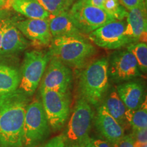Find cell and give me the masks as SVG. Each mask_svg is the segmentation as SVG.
<instances>
[{
    "label": "cell",
    "mask_w": 147,
    "mask_h": 147,
    "mask_svg": "<svg viewBox=\"0 0 147 147\" xmlns=\"http://www.w3.org/2000/svg\"><path fill=\"white\" fill-rule=\"evenodd\" d=\"M30 97L21 90L0 95V147H23V126Z\"/></svg>",
    "instance_id": "1"
},
{
    "label": "cell",
    "mask_w": 147,
    "mask_h": 147,
    "mask_svg": "<svg viewBox=\"0 0 147 147\" xmlns=\"http://www.w3.org/2000/svg\"><path fill=\"white\" fill-rule=\"evenodd\" d=\"M49 51L51 57L74 69H82L85 67L97 52L94 45L83 35L53 38Z\"/></svg>",
    "instance_id": "2"
},
{
    "label": "cell",
    "mask_w": 147,
    "mask_h": 147,
    "mask_svg": "<svg viewBox=\"0 0 147 147\" xmlns=\"http://www.w3.org/2000/svg\"><path fill=\"white\" fill-rule=\"evenodd\" d=\"M108 67V58L101 57L90 61L79 75V97L93 107L97 108L102 104L110 88Z\"/></svg>",
    "instance_id": "3"
},
{
    "label": "cell",
    "mask_w": 147,
    "mask_h": 147,
    "mask_svg": "<svg viewBox=\"0 0 147 147\" xmlns=\"http://www.w3.org/2000/svg\"><path fill=\"white\" fill-rule=\"evenodd\" d=\"M93 119L92 106L78 97L63 136L65 147H80L87 142Z\"/></svg>",
    "instance_id": "4"
},
{
    "label": "cell",
    "mask_w": 147,
    "mask_h": 147,
    "mask_svg": "<svg viewBox=\"0 0 147 147\" xmlns=\"http://www.w3.org/2000/svg\"><path fill=\"white\" fill-rule=\"evenodd\" d=\"M51 129L41 100L36 99L29 102L24 120L23 147L41 145L50 136Z\"/></svg>",
    "instance_id": "5"
},
{
    "label": "cell",
    "mask_w": 147,
    "mask_h": 147,
    "mask_svg": "<svg viewBox=\"0 0 147 147\" xmlns=\"http://www.w3.org/2000/svg\"><path fill=\"white\" fill-rule=\"evenodd\" d=\"M51 58L49 51L34 50L25 53L18 89L32 96L39 87Z\"/></svg>",
    "instance_id": "6"
},
{
    "label": "cell",
    "mask_w": 147,
    "mask_h": 147,
    "mask_svg": "<svg viewBox=\"0 0 147 147\" xmlns=\"http://www.w3.org/2000/svg\"><path fill=\"white\" fill-rule=\"evenodd\" d=\"M67 12L75 26L83 35H88L115 20L102 8L90 5L85 0L74 3Z\"/></svg>",
    "instance_id": "7"
},
{
    "label": "cell",
    "mask_w": 147,
    "mask_h": 147,
    "mask_svg": "<svg viewBox=\"0 0 147 147\" xmlns=\"http://www.w3.org/2000/svg\"><path fill=\"white\" fill-rule=\"evenodd\" d=\"M41 102L51 128L55 131L61 129L70 113L69 93L54 90L40 91Z\"/></svg>",
    "instance_id": "8"
},
{
    "label": "cell",
    "mask_w": 147,
    "mask_h": 147,
    "mask_svg": "<svg viewBox=\"0 0 147 147\" xmlns=\"http://www.w3.org/2000/svg\"><path fill=\"white\" fill-rule=\"evenodd\" d=\"M109 81L114 83L133 80L142 76L135 57L127 49L114 52L108 59Z\"/></svg>",
    "instance_id": "9"
},
{
    "label": "cell",
    "mask_w": 147,
    "mask_h": 147,
    "mask_svg": "<svg viewBox=\"0 0 147 147\" xmlns=\"http://www.w3.org/2000/svg\"><path fill=\"white\" fill-rule=\"evenodd\" d=\"M125 26L126 22L123 20H114L88 34V40L103 49H119L129 45L124 34Z\"/></svg>",
    "instance_id": "10"
},
{
    "label": "cell",
    "mask_w": 147,
    "mask_h": 147,
    "mask_svg": "<svg viewBox=\"0 0 147 147\" xmlns=\"http://www.w3.org/2000/svg\"><path fill=\"white\" fill-rule=\"evenodd\" d=\"M73 81L70 67L57 58L51 57L40 81V91L54 90L69 93Z\"/></svg>",
    "instance_id": "11"
},
{
    "label": "cell",
    "mask_w": 147,
    "mask_h": 147,
    "mask_svg": "<svg viewBox=\"0 0 147 147\" xmlns=\"http://www.w3.org/2000/svg\"><path fill=\"white\" fill-rule=\"evenodd\" d=\"M15 26L24 36L36 47H49L53 37L47 19H31L18 21L14 18Z\"/></svg>",
    "instance_id": "12"
},
{
    "label": "cell",
    "mask_w": 147,
    "mask_h": 147,
    "mask_svg": "<svg viewBox=\"0 0 147 147\" xmlns=\"http://www.w3.org/2000/svg\"><path fill=\"white\" fill-rule=\"evenodd\" d=\"M29 45V40L14 25V18H5L3 20L1 57L17 54L25 51Z\"/></svg>",
    "instance_id": "13"
},
{
    "label": "cell",
    "mask_w": 147,
    "mask_h": 147,
    "mask_svg": "<svg viewBox=\"0 0 147 147\" xmlns=\"http://www.w3.org/2000/svg\"><path fill=\"white\" fill-rule=\"evenodd\" d=\"M125 36L129 45L140 42L144 34H146L147 16L146 3L143 2L137 7L129 10L126 16Z\"/></svg>",
    "instance_id": "14"
},
{
    "label": "cell",
    "mask_w": 147,
    "mask_h": 147,
    "mask_svg": "<svg viewBox=\"0 0 147 147\" xmlns=\"http://www.w3.org/2000/svg\"><path fill=\"white\" fill-rule=\"evenodd\" d=\"M93 120L97 131L112 144L117 143L125 136V129L110 115L102 104L97 108Z\"/></svg>",
    "instance_id": "15"
},
{
    "label": "cell",
    "mask_w": 147,
    "mask_h": 147,
    "mask_svg": "<svg viewBox=\"0 0 147 147\" xmlns=\"http://www.w3.org/2000/svg\"><path fill=\"white\" fill-rule=\"evenodd\" d=\"M116 91L127 110H137L146 99L143 84L134 80L119 84Z\"/></svg>",
    "instance_id": "16"
},
{
    "label": "cell",
    "mask_w": 147,
    "mask_h": 147,
    "mask_svg": "<svg viewBox=\"0 0 147 147\" xmlns=\"http://www.w3.org/2000/svg\"><path fill=\"white\" fill-rule=\"evenodd\" d=\"M47 21L53 38L62 36L83 35L75 26L67 12H63L57 14H50Z\"/></svg>",
    "instance_id": "17"
},
{
    "label": "cell",
    "mask_w": 147,
    "mask_h": 147,
    "mask_svg": "<svg viewBox=\"0 0 147 147\" xmlns=\"http://www.w3.org/2000/svg\"><path fill=\"white\" fill-rule=\"evenodd\" d=\"M102 104L114 119L124 129L127 127L128 123L126 119L127 108L119 97L116 89L109 88Z\"/></svg>",
    "instance_id": "18"
},
{
    "label": "cell",
    "mask_w": 147,
    "mask_h": 147,
    "mask_svg": "<svg viewBox=\"0 0 147 147\" xmlns=\"http://www.w3.org/2000/svg\"><path fill=\"white\" fill-rule=\"evenodd\" d=\"M8 4L15 12L31 19H47L50 14L38 0H8Z\"/></svg>",
    "instance_id": "19"
},
{
    "label": "cell",
    "mask_w": 147,
    "mask_h": 147,
    "mask_svg": "<svg viewBox=\"0 0 147 147\" xmlns=\"http://www.w3.org/2000/svg\"><path fill=\"white\" fill-rule=\"evenodd\" d=\"M20 74L11 66L0 65V95L7 94L18 89Z\"/></svg>",
    "instance_id": "20"
},
{
    "label": "cell",
    "mask_w": 147,
    "mask_h": 147,
    "mask_svg": "<svg viewBox=\"0 0 147 147\" xmlns=\"http://www.w3.org/2000/svg\"><path fill=\"white\" fill-rule=\"evenodd\" d=\"M126 119L133 131L147 129V104L146 99L137 110H127Z\"/></svg>",
    "instance_id": "21"
},
{
    "label": "cell",
    "mask_w": 147,
    "mask_h": 147,
    "mask_svg": "<svg viewBox=\"0 0 147 147\" xmlns=\"http://www.w3.org/2000/svg\"><path fill=\"white\" fill-rule=\"evenodd\" d=\"M127 49L134 55L142 74L147 72V45L146 42H138L127 46Z\"/></svg>",
    "instance_id": "22"
},
{
    "label": "cell",
    "mask_w": 147,
    "mask_h": 147,
    "mask_svg": "<svg viewBox=\"0 0 147 147\" xmlns=\"http://www.w3.org/2000/svg\"><path fill=\"white\" fill-rule=\"evenodd\" d=\"M38 1L50 14L67 12L74 3L72 0H38Z\"/></svg>",
    "instance_id": "23"
},
{
    "label": "cell",
    "mask_w": 147,
    "mask_h": 147,
    "mask_svg": "<svg viewBox=\"0 0 147 147\" xmlns=\"http://www.w3.org/2000/svg\"><path fill=\"white\" fill-rule=\"evenodd\" d=\"M102 8L115 20L122 21L127 15L128 11L121 5L119 0H106Z\"/></svg>",
    "instance_id": "24"
},
{
    "label": "cell",
    "mask_w": 147,
    "mask_h": 147,
    "mask_svg": "<svg viewBox=\"0 0 147 147\" xmlns=\"http://www.w3.org/2000/svg\"><path fill=\"white\" fill-rule=\"evenodd\" d=\"M134 142L141 144H147V129L135 130L131 134Z\"/></svg>",
    "instance_id": "25"
},
{
    "label": "cell",
    "mask_w": 147,
    "mask_h": 147,
    "mask_svg": "<svg viewBox=\"0 0 147 147\" xmlns=\"http://www.w3.org/2000/svg\"><path fill=\"white\" fill-rule=\"evenodd\" d=\"M134 140L131 134L124 136L120 140L113 144V147H134Z\"/></svg>",
    "instance_id": "26"
},
{
    "label": "cell",
    "mask_w": 147,
    "mask_h": 147,
    "mask_svg": "<svg viewBox=\"0 0 147 147\" xmlns=\"http://www.w3.org/2000/svg\"><path fill=\"white\" fill-rule=\"evenodd\" d=\"M121 5L124 7L127 10H131L140 3L146 2V0H119Z\"/></svg>",
    "instance_id": "27"
},
{
    "label": "cell",
    "mask_w": 147,
    "mask_h": 147,
    "mask_svg": "<svg viewBox=\"0 0 147 147\" xmlns=\"http://www.w3.org/2000/svg\"><path fill=\"white\" fill-rule=\"evenodd\" d=\"M46 147H65L64 139L62 135L53 138L45 144Z\"/></svg>",
    "instance_id": "28"
},
{
    "label": "cell",
    "mask_w": 147,
    "mask_h": 147,
    "mask_svg": "<svg viewBox=\"0 0 147 147\" xmlns=\"http://www.w3.org/2000/svg\"><path fill=\"white\" fill-rule=\"evenodd\" d=\"M91 142L93 147H113V144L106 140L91 138Z\"/></svg>",
    "instance_id": "29"
},
{
    "label": "cell",
    "mask_w": 147,
    "mask_h": 147,
    "mask_svg": "<svg viewBox=\"0 0 147 147\" xmlns=\"http://www.w3.org/2000/svg\"><path fill=\"white\" fill-rule=\"evenodd\" d=\"M106 0H85V1L90 5H94V6L102 8V5Z\"/></svg>",
    "instance_id": "30"
},
{
    "label": "cell",
    "mask_w": 147,
    "mask_h": 147,
    "mask_svg": "<svg viewBox=\"0 0 147 147\" xmlns=\"http://www.w3.org/2000/svg\"><path fill=\"white\" fill-rule=\"evenodd\" d=\"M9 12L8 10L4 8H0V23L3 21V19L8 17Z\"/></svg>",
    "instance_id": "31"
},
{
    "label": "cell",
    "mask_w": 147,
    "mask_h": 147,
    "mask_svg": "<svg viewBox=\"0 0 147 147\" xmlns=\"http://www.w3.org/2000/svg\"><path fill=\"white\" fill-rule=\"evenodd\" d=\"M4 20V19H3ZM3 20L0 23V57H1V39H2L3 34Z\"/></svg>",
    "instance_id": "32"
},
{
    "label": "cell",
    "mask_w": 147,
    "mask_h": 147,
    "mask_svg": "<svg viewBox=\"0 0 147 147\" xmlns=\"http://www.w3.org/2000/svg\"><path fill=\"white\" fill-rule=\"evenodd\" d=\"M80 147H93L92 146L91 142V138H89L88 140L84 144H83L82 146H80Z\"/></svg>",
    "instance_id": "33"
},
{
    "label": "cell",
    "mask_w": 147,
    "mask_h": 147,
    "mask_svg": "<svg viewBox=\"0 0 147 147\" xmlns=\"http://www.w3.org/2000/svg\"><path fill=\"white\" fill-rule=\"evenodd\" d=\"M8 0H0V8H3L8 4Z\"/></svg>",
    "instance_id": "34"
},
{
    "label": "cell",
    "mask_w": 147,
    "mask_h": 147,
    "mask_svg": "<svg viewBox=\"0 0 147 147\" xmlns=\"http://www.w3.org/2000/svg\"><path fill=\"white\" fill-rule=\"evenodd\" d=\"M146 144H141L137 142H134V147H146L147 146Z\"/></svg>",
    "instance_id": "35"
},
{
    "label": "cell",
    "mask_w": 147,
    "mask_h": 147,
    "mask_svg": "<svg viewBox=\"0 0 147 147\" xmlns=\"http://www.w3.org/2000/svg\"><path fill=\"white\" fill-rule=\"evenodd\" d=\"M36 147H46V146H45V145H42V146H40V145H39V146H36Z\"/></svg>",
    "instance_id": "36"
},
{
    "label": "cell",
    "mask_w": 147,
    "mask_h": 147,
    "mask_svg": "<svg viewBox=\"0 0 147 147\" xmlns=\"http://www.w3.org/2000/svg\"><path fill=\"white\" fill-rule=\"evenodd\" d=\"M73 1V2L74 3V2H76V1H80V0H72Z\"/></svg>",
    "instance_id": "37"
}]
</instances>
